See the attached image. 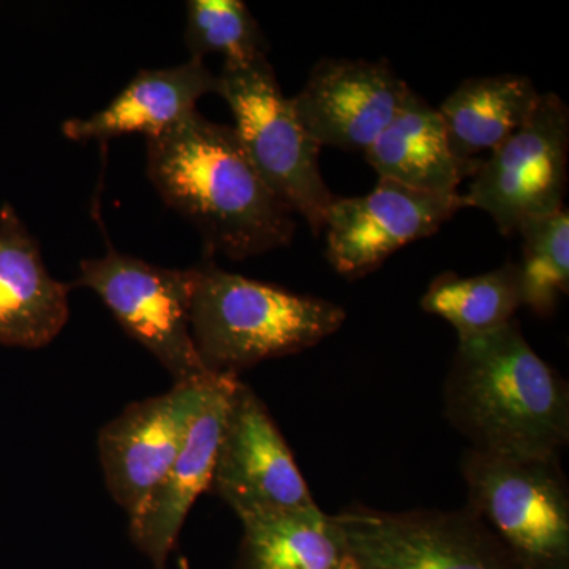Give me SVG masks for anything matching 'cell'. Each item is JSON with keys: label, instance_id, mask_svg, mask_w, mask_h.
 <instances>
[{"label": "cell", "instance_id": "cell-1", "mask_svg": "<svg viewBox=\"0 0 569 569\" xmlns=\"http://www.w3.org/2000/svg\"><path fill=\"white\" fill-rule=\"evenodd\" d=\"M146 141L149 181L200 230L209 252L241 261L293 241L295 213L254 170L233 127L193 111Z\"/></svg>", "mask_w": 569, "mask_h": 569}, {"label": "cell", "instance_id": "cell-2", "mask_svg": "<svg viewBox=\"0 0 569 569\" xmlns=\"http://www.w3.org/2000/svg\"><path fill=\"white\" fill-rule=\"evenodd\" d=\"M449 422L471 449L519 459H560L569 440V391L531 348L518 321L459 340L445 385Z\"/></svg>", "mask_w": 569, "mask_h": 569}, {"label": "cell", "instance_id": "cell-3", "mask_svg": "<svg viewBox=\"0 0 569 569\" xmlns=\"http://www.w3.org/2000/svg\"><path fill=\"white\" fill-rule=\"evenodd\" d=\"M193 346L208 372L236 376L268 359L301 353L347 320L343 307L203 263L193 268Z\"/></svg>", "mask_w": 569, "mask_h": 569}, {"label": "cell", "instance_id": "cell-4", "mask_svg": "<svg viewBox=\"0 0 569 569\" xmlns=\"http://www.w3.org/2000/svg\"><path fill=\"white\" fill-rule=\"evenodd\" d=\"M217 96L234 118V133L266 186L313 233L325 230L336 201L318 164L317 142L283 96L268 56L246 63H223Z\"/></svg>", "mask_w": 569, "mask_h": 569}, {"label": "cell", "instance_id": "cell-5", "mask_svg": "<svg viewBox=\"0 0 569 569\" xmlns=\"http://www.w3.org/2000/svg\"><path fill=\"white\" fill-rule=\"evenodd\" d=\"M473 511L519 569H569V490L560 459H519L468 449Z\"/></svg>", "mask_w": 569, "mask_h": 569}, {"label": "cell", "instance_id": "cell-6", "mask_svg": "<svg viewBox=\"0 0 569 569\" xmlns=\"http://www.w3.org/2000/svg\"><path fill=\"white\" fill-rule=\"evenodd\" d=\"M193 283V268H162L108 249L103 257L81 261L74 284L99 296L123 331L170 372L174 383H186L211 373L190 331Z\"/></svg>", "mask_w": 569, "mask_h": 569}, {"label": "cell", "instance_id": "cell-7", "mask_svg": "<svg viewBox=\"0 0 569 569\" xmlns=\"http://www.w3.org/2000/svg\"><path fill=\"white\" fill-rule=\"evenodd\" d=\"M358 569H519L500 539L468 508L336 515Z\"/></svg>", "mask_w": 569, "mask_h": 569}, {"label": "cell", "instance_id": "cell-8", "mask_svg": "<svg viewBox=\"0 0 569 569\" xmlns=\"http://www.w3.org/2000/svg\"><path fill=\"white\" fill-rule=\"evenodd\" d=\"M569 110L557 93H541L518 132L490 152L463 194L468 208L492 217L498 231L518 233L533 217L563 208L568 182Z\"/></svg>", "mask_w": 569, "mask_h": 569}, {"label": "cell", "instance_id": "cell-9", "mask_svg": "<svg viewBox=\"0 0 569 569\" xmlns=\"http://www.w3.org/2000/svg\"><path fill=\"white\" fill-rule=\"evenodd\" d=\"M209 490L242 523L317 505L263 400L241 380L231 395Z\"/></svg>", "mask_w": 569, "mask_h": 569}, {"label": "cell", "instance_id": "cell-10", "mask_svg": "<svg viewBox=\"0 0 569 569\" xmlns=\"http://www.w3.org/2000/svg\"><path fill=\"white\" fill-rule=\"evenodd\" d=\"M217 373L174 383L162 396L130 403L100 430L99 455L111 497L137 519L181 451Z\"/></svg>", "mask_w": 569, "mask_h": 569}, {"label": "cell", "instance_id": "cell-11", "mask_svg": "<svg viewBox=\"0 0 569 569\" xmlns=\"http://www.w3.org/2000/svg\"><path fill=\"white\" fill-rule=\"evenodd\" d=\"M467 208L463 194L419 192L380 179L362 197L336 198L326 216V257L337 274L359 279Z\"/></svg>", "mask_w": 569, "mask_h": 569}, {"label": "cell", "instance_id": "cell-12", "mask_svg": "<svg viewBox=\"0 0 569 569\" xmlns=\"http://www.w3.org/2000/svg\"><path fill=\"white\" fill-rule=\"evenodd\" d=\"M410 92L387 61L325 58L291 103L318 148L366 152Z\"/></svg>", "mask_w": 569, "mask_h": 569}, {"label": "cell", "instance_id": "cell-13", "mask_svg": "<svg viewBox=\"0 0 569 569\" xmlns=\"http://www.w3.org/2000/svg\"><path fill=\"white\" fill-rule=\"evenodd\" d=\"M238 380L236 376L216 377L204 406L187 432L181 451L140 515L129 522L130 539L151 560L153 569H168V557L190 508L201 493L211 489L228 407Z\"/></svg>", "mask_w": 569, "mask_h": 569}, {"label": "cell", "instance_id": "cell-14", "mask_svg": "<svg viewBox=\"0 0 569 569\" xmlns=\"http://www.w3.org/2000/svg\"><path fill=\"white\" fill-rule=\"evenodd\" d=\"M70 284L48 271L40 247L10 203L0 208V346H50L70 317Z\"/></svg>", "mask_w": 569, "mask_h": 569}, {"label": "cell", "instance_id": "cell-15", "mask_svg": "<svg viewBox=\"0 0 569 569\" xmlns=\"http://www.w3.org/2000/svg\"><path fill=\"white\" fill-rule=\"evenodd\" d=\"M219 80L204 61L189 59L170 69L140 70L103 110L62 123L73 141H108L123 134L159 137L197 111L201 97L216 93Z\"/></svg>", "mask_w": 569, "mask_h": 569}, {"label": "cell", "instance_id": "cell-16", "mask_svg": "<svg viewBox=\"0 0 569 569\" xmlns=\"http://www.w3.org/2000/svg\"><path fill=\"white\" fill-rule=\"evenodd\" d=\"M541 93L522 74L470 78L447 97L440 108L452 156L468 176L477 173L482 152H492L518 132L535 110Z\"/></svg>", "mask_w": 569, "mask_h": 569}, {"label": "cell", "instance_id": "cell-17", "mask_svg": "<svg viewBox=\"0 0 569 569\" xmlns=\"http://www.w3.org/2000/svg\"><path fill=\"white\" fill-rule=\"evenodd\" d=\"M365 153L378 178L419 192L459 193L468 176L452 156L440 112L413 91Z\"/></svg>", "mask_w": 569, "mask_h": 569}, {"label": "cell", "instance_id": "cell-18", "mask_svg": "<svg viewBox=\"0 0 569 569\" xmlns=\"http://www.w3.org/2000/svg\"><path fill=\"white\" fill-rule=\"evenodd\" d=\"M242 527L236 569H358L336 516L317 505Z\"/></svg>", "mask_w": 569, "mask_h": 569}, {"label": "cell", "instance_id": "cell-19", "mask_svg": "<svg viewBox=\"0 0 569 569\" xmlns=\"http://www.w3.org/2000/svg\"><path fill=\"white\" fill-rule=\"evenodd\" d=\"M422 309L447 320L459 340L490 335L511 323L523 306L518 264L475 277L438 276L421 299Z\"/></svg>", "mask_w": 569, "mask_h": 569}, {"label": "cell", "instance_id": "cell-20", "mask_svg": "<svg viewBox=\"0 0 569 569\" xmlns=\"http://www.w3.org/2000/svg\"><path fill=\"white\" fill-rule=\"evenodd\" d=\"M522 261L518 264L523 306L549 317L569 290V212L561 208L520 224Z\"/></svg>", "mask_w": 569, "mask_h": 569}, {"label": "cell", "instance_id": "cell-21", "mask_svg": "<svg viewBox=\"0 0 569 569\" xmlns=\"http://www.w3.org/2000/svg\"><path fill=\"white\" fill-rule=\"evenodd\" d=\"M190 59L220 54L223 63H246L268 52L260 24L241 0H190L183 32Z\"/></svg>", "mask_w": 569, "mask_h": 569}, {"label": "cell", "instance_id": "cell-22", "mask_svg": "<svg viewBox=\"0 0 569 569\" xmlns=\"http://www.w3.org/2000/svg\"><path fill=\"white\" fill-rule=\"evenodd\" d=\"M179 568H181V569H189V567H187V561L186 560L179 561Z\"/></svg>", "mask_w": 569, "mask_h": 569}]
</instances>
